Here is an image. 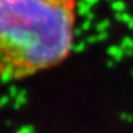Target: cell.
<instances>
[{
    "mask_svg": "<svg viewBox=\"0 0 133 133\" xmlns=\"http://www.w3.org/2000/svg\"><path fill=\"white\" fill-rule=\"evenodd\" d=\"M9 98H11L9 96H2L1 97V101H0V106H1V108L6 106L7 104H8V102H9Z\"/></svg>",
    "mask_w": 133,
    "mask_h": 133,
    "instance_id": "obj_14",
    "label": "cell"
},
{
    "mask_svg": "<svg viewBox=\"0 0 133 133\" xmlns=\"http://www.w3.org/2000/svg\"><path fill=\"white\" fill-rule=\"evenodd\" d=\"M84 1L87 2L88 5H90V6H94V5L98 4V1H99V0H84Z\"/></svg>",
    "mask_w": 133,
    "mask_h": 133,
    "instance_id": "obj_16",
    "label": "cell"
},
{
    "mask_svg": "<svg viewBox=\"0 0 133 133\" xmlns=\"http://www.w3.org/2000/svg\"><path fill=\"white\" fill-rule=\"evenodd\" d=\"M90 26H91V20H89V19H85V21L82 23V26H81V28H82L84 32H87V30H89Z\"/></svg>",
    "mask_w": 133,
    "mask_h": 133,
    "instance_id": "obj_12",
    "label": "cell"
},
{
    "mask_svg": "<svg viewBox=\"0 0 133 133\" xmlns=\"http://www.w3.org/2000/svg\"><path fill=\"white\" fill-rule=\"evenodd\" d=\"M87 41L89 42V43H94V42H97L98 40H97V35H92V36H89L87 39Z\"/></svg>",
    "mask_w": 133,
    "mask_h": 133,
    "instance_id": "obj_15",
    "label": "cell"
},
{
    "mask_svg": "<svg viewBox=\"0 0 133 133\" xmlns=\"http://www.w3.org/2000/svg\"><path fill=\"white\" fill-rule=\"evenodd\" d=\"M83 32H84V30H83L81 27L79 28H75V36H79Z\"/></svg>",
    "mask_w": 133,
    "mask_h": 133,
    "instance_id": "obj_17",
    "label": "cell"
},
{
    "mask_svg": "<svg viewBox=\"0 0 133 133\" xmlns=\"http://www.w3.org/2000/svg\"><path fill=\"white\" fill-rule=\"evenodd\" d=\"M77 0H0L1 81L58 64L72 50Z\"/></svg>",
    "mask_w": 133,
    "mask_h": 133,
    "instance_id": "obj_1",
    "label": "cell"
},
{
    "mask_svg": "<svg viewBox=\"0 0 133 133\" xmlns=\"http://www.w3.org/2000/svg\"><path fill=\"white\" fill-rule=\"evenodd\" d=\"M111 8H112L116 13H122V12L125 11L126 5H125V2L122 1V0H115V1L111 2Z\"/></svg>",
    "mask_w": 133,
    "mask_h": 133,
    "instance_id": "obj_5",
    "label": "cell"
},
{
    "mask_svg": "<svg viewBox=\"0 0 133 133\" xmlns=\"http://www.w3.org/2000/svg\"><path fill=\"white\" fill-rule=\"evenodd\" d=\"M85 18H87V19H89V20H92V19H94V18H95V14H94V13H92V12H90V13H89V14H88V15H87V16H85Z\"/></svg>",
    "mask_w": 133,
    "mask_h": 133,
    "instance_id": "obj_18",
    "label": "cell"
},
{
    "mask_svg": "<svg viewBox=\"0 0 133 133\" xmlns=\"http://www.w3.org/2000/svg\"><path fill=\"white\" fill-rule=\"evenodd\" d=\"M108 54L110 57H112V60L115 61H120L123 58V56L125 55L124 50L120 46H111L108 49Z\"/></svg>",
    "mask_w": 133,
    "mask_h": 133,
    "instance_id": "obj_3",
    "label": "cell"
},
{
    "mask_svg": "<svg viewBox=\"0 0 133 133\" xmlns=\"http://www.w3.org/2000/svg\"><path fill=\"white\" fill-rule=\"evenodd\" d=\"M109 20H104V21H101V22H98L97 23V26H96V29H97V32L98 33H101V32H106V29L109 28Z\"/></svg>",
    "mask_w": 133,
    "mask_h": 133,
    "instance_id": "obj_7",
    "label": "cell"
},
{
    "mask_svg": "<svg viewBox=\"0 0 133 133\" xmlns=\"http://www.w3.org/2000/svg\"><path fill=\"white\" fill-rule=\"evenodd\" d=\"M15 133H35V129L33 125H25L20 127Z\"/></svg>",
    "mask_w": 133,
    "mask_h": 133,
    "instance_id": "obj_8",
    "label": "cell"
},
{
    "mask_svg": "<svg viewBox=\"0 0 133 133\" xmlns=\"http://www.w3.org/2000/svg\"><path fill=\"white\" fill-rule=\"evenodd\" d=\"M120 119L125 120V122H129V123H132L133 122V116L130 115V113H126V112H122L119 115Z\"/></svg>",
    "mask_w": 133,
    "mask_h": 133,
    "instance_id": "obj_11",
    "label": "cell"
},
{
    "mask_svg": "<svg viewBox=\"0 0 133 133\" xmlns=\"http://www.w3.org/2000/svg\"><path fill=\"white\" fill-rule=\"evenodd\" d=\"M116 19L119 22H124L127 25L129 21L132 19V15H130L129 13H125V12H122V13H116Z\"/></svg>",
    "mask_w": 133,
    "mask_h": 133,
    "instance_id": "obj_6",
    "label": "cell"
},
{
    "mask_svg": "<svg viewBox=\"0 0 133 133\" xmlns=\"http://www.w3.org/2000/svg\"><path fill=\"white\" fill-rule=\"evenodd\" d=\"M84 49H85V42H83V41L78 42L75 46H72V50L76 51V53H82V51H84Z\"/></svg>",
    "mask_w": 133,
    "mask_h": 133,
    "instance_id": "obj_10",
    "label": "cell"
},
{
    "mask_svg": "<svg viewBox=\"0 0 133 133\" xmlns=\"http://www.w3.org/2000/svg\"><path fill=\"white\" fill-rule=\"evenodd\" d=\"M131 74H132V76H133V70H132V72H131Z\"/></svg>",
    "mask_w": 133,
    "mask_h": 133,
    "instance_id": "obj_23",
    "label": "cell"
},
{
    "mask_svg": "<svg viewBox=\"0 0 133 133\" xmlns=\"http://www.w3.org/2000/svg\"><path fill=\"white\" fill-rule=\"evenodd\" d=\"M108 39V32H101L97 34V40L98 41H104Z\"/></svg>",
    "mask_w": 133,
    "mask_h": 133,
    "instance_id": "obj_13",
    "label": "cell"
},
{
    "mask_svg": "<svg viewBox=\"0 0 133 133\" xmlns=\"http://www.w3.org/2000/svg\"><path fill=\"white\" fill-rule=\"evenodd\" d=\"M27 97H28L27 90H25V89H20V91H19L18 97H16L15 101H14L13 108L15 109V110H19V109H20L21 106H23V105H25V104L28 102Z\"/></svg>",
    "mask_w": 133,
    "mask_h": 133,
    "instance_id": "obj_2",
    "label": "cell"
},
{
    "mask_svg": "<svg viewBox=\"0 0 133 133\" xmlns=\"http://www.w3.org/2000/svg\"><path fill=\"white\" fill-rule=\"evenodd\" d=\"M108 1H111V2H112V1H115V0H108Z\"/></svg>",
    "mask_w": 133,
    "mask_h": 133,
    "instance_id": "obj_22",
    "label": "cell"
},
{
    "mask_svg": "<svg viewBox=\"0 0 133 133\" xmlns=\"http://www.w3.org/2000/svg\"><path fill=\"white\" fill-rule=\"evenodd\" d=\"M127 26H129V28H133V16H132V19L129 21V23H127Z\"/></svg>",
    "mask_w": 133,
    "mask_h": 133,
    "instance_id": "obj_19",
    "label": "cell"
},
{
    "mask_svg": "<svg viewBox=\"0 0 133 133\" xmlns=\"http://www.w3.org/2000/svg\"><path fill=\"white\" fill-rule=\"evenodd\" d=\"M90 5H88L87 2L84 1V0H82V1H78L77 4V13L79 14V15H83V16H87L88 14L90 13Z\"/></svg>",
    "mask_w": 133,
    "mask_h": 133,
    "instance_id": "obj_4",
    "label": "cell"
},
{
    "mask_svg": "<svg viewBox=\"0 0 133 133\" xmlns=\"http://www.w3.org/2000/svg\"><path fill=\"white\" fill-rule=\"evenodd\" d=\"M113 64H115V63H113V61H112V60H110V61L108 62V66H109V68H112Z\"/></svg>",
    "mask_w": 133,
    "mask_h": 133,
    "instance_id": "obj_20",
    "label": "cell"
},
{
    "mask_svg": "<svg viewBox=\"0 0 133 133\" xmlns=\"http://www.w3.org/2000/svg\"><path fill=\"white\" fill-rule=\"evenodd\" d=\"M19 91H20V89H18L15 85H11V87L8 88V96L15 99L19 95Z\"/></svg>",
    "mask_w": 133,
    "mask_h": 133,
    "instance_id": "obj_9",
    "label": "cell"
},
{
    "mask_svg": "<svg viewBox=\"0 0 133 133\" xmlns=\"http://www.w3.org/2000/svg\"><path fill=\"white\" fill-rule=\"evenodd\" d=\"M6 125L7 126H12V122L11 120H6Z\"/></svg>",
    "mask_w": 133,
    "mask_h": 133,
    "instance_id": "obj_21",
    "label": "cell"
}]
</instances>
